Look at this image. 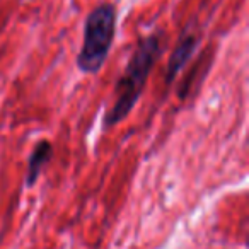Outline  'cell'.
<instances>
[{
  "label": "cell",
  "mask_w": 249,
  "mask_h": 249,
  "mask_svg": "<svg viewBox=\"0 0 249 249\" xmlns=\"http://www.w3.org/2000/svg\"><path fill=\"white\" fill-rule=\"evenodd\" d=\"M164 38H166V33L159 29L139 39L128 63L113 89L114 101L103 118L104 130L114 128L132 114L133 107L140 101L154 67L157 65L164 52Z\"/></svg>",
  "instance_id": "cell-1"
},
{
  "label": "cell",
  "mask_w": 249,
  "mask_h": 249,
  "mask_svg": "<svg viewBox=\"0 0 249 249\" xmlns=\"http://www.w3.org/2000/svg\"><path fill=\"white\" fill-rule=\"evenodd\" d=\"M118 11L113 2H101L87 14L84 22L82 46L77 53L75 65L86 75L103 70L116 36Z\"/></svg>",
  "instance_id": "cell-2"
},
{
  "label": "cell",
  "mask_w": 249,
  "mask_h": 249,
  "mask_svg": "<svg viewBox=\"0 0 249 249\" xmlns=\"http://www.w3.org/2000/svg\"><path fill=\"white\" fill-rule=\"evenodd\" d=\"M200 43V31L191 24H188L186 28L181 31L178 43L174 45L173 52L167 60L166 73H164V87H171L176 80V77L184 70V67L190 63V60L195 56Z\"/></svg>",
  "instance_id": "cell-3"
},
{
  "label": "cell",
  "mask_w": 249,
  "mask_h": 249,
  "mask_svg": "<svg viewBox=\"0 0 249 249\" xmlns=\"http://www.w3.org/2000/svg\"><path fill=\"white\" fill-rule=\"evenodd\" d=\"M53 157V145L50 140H39L33 149L31 156L28 159V171H26V186L33 188L36 181L39 179L43 169Z\"/></svg>",
  "instance_id": "cell-4"
}]
</instances>
